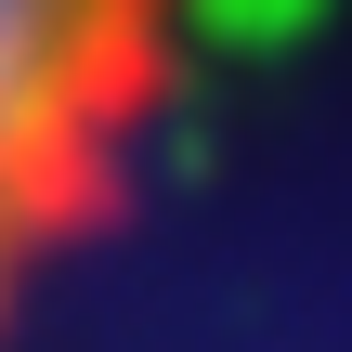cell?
I'll list each match as a JSON object with an SVG mask.
<instances>
[{
    "label": "cell",
    "instance_id": "6da1fadb",
    "mask_svg": "<svg viewBox=\"0 0 352 352\" xmlns=\"http://www.w3.org/2000/svg\"><path fill=\"white\" fill-rule=\"evenodd\" d=\"M183 39L196 0H0V340L131 196Z\"/></svg>",
    "mask_w": 352,
    "mask_h": 352
}]
</instances>
